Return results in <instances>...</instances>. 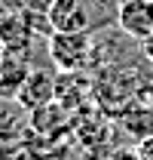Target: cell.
<instances>
[{
	"instance_id": "cell-2",
	"label": "cell",
	"mask_w": 153,
	"mask_h": 160,
	"mask_svg": "<svg viewBox=\"0 0 153 160\" xmlns=\"http://www.w3.org/2000/svg\"><path fill=\"white\" fill-rule=\"evenodd\" d=\"M49 62L61 74H80L92 56V34H52L49 37Z\"/></svg>"
},
{
	"instance_id": "cell-1",
	"label": "cell",
	"mask_w": 153,
	"mask_h": 160,
	"mask_svg": "<svg viewBox=\"0 0 153 160\" xmlns=\"http://www.w3.org/2000/svg\"><path fill=\"white\" fill-rule=\"evenodd\" d=\"M37 25H49L46 16L28 12V9H9L0 16V52H12V56H28L31 40L37 34Z\"/></svg>"
},
{
	"instance_id": "cell-7",
	"label": "cell",
	"mask_w": 153,
	"mask_h": 160,
	"mask_svg": "<svg viewBox=\"0 0 153 160\" xmlns=\"http://www.w3.org/2000/svg\"><path fill=\"white\" fill-rule=\"evenodd\" d=\"M119 126L138 142L153 139V105H135L129 111H123L119 114Z\"/></svg>"
},
{
	"instance_id": "cell-9",
	"label": "cell",
	"mask_w": 153,
	"mask_h": 160,
	"mask_svg": "<svg viewBox=\"0 0 153 160\" xmlns=\"http://www.w3.org/2000/svg\"><path fill=\"white\" fill-rule=\"evenodd\" d=\"M138 160H153V139L138 142Z\"/></svg>"
},
{
	"instance_id": "cell-11",
	"label": "cell",
	"mask_w": 153,
	"mask_h": 160,
	"mask_svg": "<svg viewBox=\"0 0 153 160\" xmlns=\"http://www.w3.org/2000/svg\"><path fill=\"white\" fill-rule=\"evenodd\" d=\"M0 62H3V52H0Z\"/></svg>"
},
{
	"instance_id": "cell-4",
	"label": "cell",
	"mask_w": 153,
	"mask_h": 160,
	"mask_svg": "<svg viewBox=\"0 0 153 160\" xmlns=\"http://www.w3.org/2000/svg\"><path fill=\"white\" fill-rule=\"evenodd\" d=\"M116 25L132 40H150L153 37V0H126L119 3Z\"/></svg>"
},
{
	"instance_id": "cell-3",
	"label": "cell",
	"mask_w": 153,
	"mask_h": 160,
	"mask_svg": "<svg viewBox=\"0 0 153 160\" xmlns=\"http://www.w3.org/2000/svg\"><path fill=\"white\" fill-rule=\"evenodd\" d=\"M46 19L52 25V34H92V12L86 0H55Z\"/></svg>"
},
{
	"instance_id": "cell-8",
	"label": "cell",
	"mask_w": 153,
	"mask_h": 160,
	"mask_svg": "<svg viewBox=\"0 0 153 160\" xmlns=\"http://www.w3.org/2000/svg\"><path fill=\"white\" fill-rule=\"evenodd\" d=\"M52 3H55V0H21V9H28V12H37V16H49Z\"/></svg>"
},
{
	"instance_id": "cell-10",
	"label": "cell",
	"mask_w": 153,
	"mask_h": 160,
	"mask_svg": "<svg viewBox=\"0 0 153 160\" xmlns=\"http://www.w3.org/2000/svg\"><path fill=\"white\" fill-rule=\"evenodd\" d=\"M144 52L153 59V37H150V40H144Z\"/></svg>"
},
{
	"instance_id": "cell-5",
	"label": "cell",
	"mask_w": 153,
	"mask_h": 160,
	"mask_svg": "<svg viewBox=\"0 0 153 160\" xmlns=\"http://www.w3.org/2000/svg\"><path fill=\"white\" fill-rule=\"evenodd\" d=\"M55 86H58V80L52 77L49 71L31 68V74H28V80L21 83L16 102H19L25 111H37V108H43V105H52V102H55Z\"/></svg>"
},
{
	"instance_id": "cell-6",
	"label": "cell",
	"mask_w": 153,
	"mask_h": 160,
	"mask_svg": "<svg viewBox=\"0 0 153 160\" xmlns=\"http://www.w3.org/2000/svg\"><path fill=\"white\" fill-rule=\"evenodd\" d=\"M28 74H31L28 56L3 52V62H0V99H16L21 83L28 80Z\"/></svg>"
}]
</instances>
